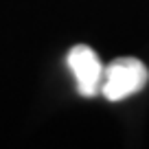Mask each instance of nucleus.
Listing matches in <instances>:
<instances>
[{"mask_svg": "<svg viewBox=\"0 0 149 149\" xmlns=\"http://www.w3.org/2000/svg\"><path fill=\"white\" fill-rule=\"evenodd\" d=\"M149 79V70L136 57L114 59L107 68H103L101 92L107 101H123L145 88Z\"/></svg>", "mask_w": 149, "mask_h": 149, "instance_id": "nucleus-1", "label": "nucleus"}, {"mask_svg": "<svg viewBox=\"0 0 149 149\" xmlns=\"http://www.w3.org/2000/svg\"><path fill=\"white\" fill-rule=\"evenodd\" d=\"M68 61L70 70H72L74 79H77V90L84 97H94L101 92V81H103V66L99 61L97 53L90 46H72L68 51Z\"/></svg>", "mask_w": 149, "mask_h": 149, "instance_id": "nucleus-2", "label": "nucleus"}]
</instances>
